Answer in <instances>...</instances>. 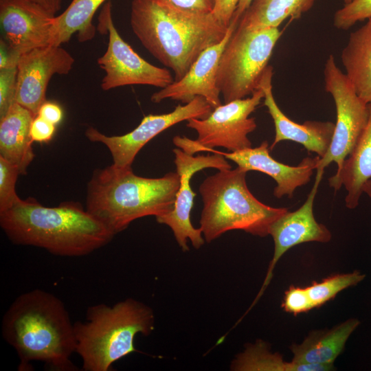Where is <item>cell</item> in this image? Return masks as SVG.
<instances>
[{
  "instance_id": "obj_22",
  "label": "cell",
  "mask_w": 371,
  "mask_h": 371,
  "mask_svg": "<svg viewBox=\"0 0 371 371\" xmlns=\"http://www.w3.org/2000/svg\"><path fill=\"white\" fill-rule=\"evenodd\" d=\"M358 30L350 33L341 52L346 76L358 96L371 102V17Z\"/></svg>"
},
{
  "instance_id": "obj_2",
  "label": "cell",
  "mask_w": 371,
  "mask_h": 371,
  "mask_svg": "<svg viewBox=\"0 0 371 371\" xmlns=\"http://www.w3.org/2000/svg\"><path fill=\"white\" fill-rule=\"evenodd\" d=\"M0 226L14 244L42 248L63 257L89 255L115 234L77 202L45 207L32 198L20 199L0 212Z\"/></svg>"
},
{
  "instance_id": "obj_7",
  "label": "cell",
  "mask_w": 371,
  "mask_h": 371,
  "mask_svg": "<svg viewBox=\"0 0 371 371\" xmlns=\"http://www.w3.org/2000/svg\"><path fill=\"white\" fill-rule=\"evenodd\" d=\"M282 34L279 27H236L221 54L216 74L224 103L245 98L258 89Z\"/></svg>"
},
{
  "instance_id": "obj_30",
  "label": "cell",
  "mask_w": 371,
  "mask_h": 371,
  "mask_svg": "<svg viewBox=\"0 0 371 371\" xmlns=\"http://www.w3.org/2000/svg\"><path fill=\"white\" fill-rule=\"evenodd\" d=\"M282 307L286 313L297 315L315 308L306 287L291 285L285 291Z\"/></svg>"
},
{
  "instance_id": "obj_33",
  "label": "cell",
  "mask_w": 371,
  "mask_h": 371,
  "mask_svg": "<svg viewBox=\"0 0 371 371\" xmlns=\"http://www.w3.org/2000/svg\"><path fill=\"white\" fill-rule=\"evenodd\" d=\"M174 5L190 11L211 13L215 0H168Z\"/></svg>"
},
{
  "instance_id": "obj_23",
  "label": "cell",
  "mask_w": 371,
  "mask_h": 371,
  "mask_svg": "<svg viewBox=\"0 0 371 371\" xmlns=\"http://www.w3.org/2000/svg\"><path fill=\"white\" fill-rule=\"evenodd\" d=\"M315 0H253L241 16L237 27H279L286 19H299L310 10Z\"/></svg>"
},
{
  "instance_id": "obj_25",
  "label": "cell",
  "mask_w": 371,
  "mask_h": 371,
  "mask_svg": "<svg viewBox=\"0 0 371 371\" xmlns=\"http://www.w3.org/2000/svg\"><path fill=\"white\" fill-rule=\"evenodd\" d=\"M234 371H330L333 367L305 365L293 361H285L279 352H272L269 344L257 340L249 344L231 364Z\"/></svg>"
},
{
  "instance_id": "obj_32",
  "label": "cell",
  "mask_w": 371,
  "mask_h": 371,
  "mask_svg": "<svg viewBox=\"0 0 371 371\" xmlns=\"http://www.w3.org/2000/svg\"><path fill=\"white\" fill-rule=\"evenodd\" d=\"M238 1L239 0H215L211 14L219 23L229 27Z\"/></svg>"
},
{
  "instance_id": "obj_31",
  "label": "cell",
  "mask_w": 371,
  "mask_h": 371,
  "mask_svg": "<svg viewBox=\"0 0 371 371\" xmlns=\"http://www.w3.org/2000/svg\"><path fill=\"white\" fill-rule=\"evenodd\" d=\"M55 130L56 125L37 115L33 119L31 124V137L33 142H48L52 139Z\"/></svg>"
},
{
  "instance_id": "obj_35",
  "label": "cell",
  "mask_w": 371,
  "mask_h": 371,
  "mask_svg": "<svg viewBox=\"0 0 371 371\" xmlns=\"http://www.w3.org/2000/svg\"><path fill=\"white\" fill-rule=\"evenodd\" d=\"M44 8L49 14L55 16L61 8L62 0H31Z\"/></svg>"
},
{
  "instance_id": "obj_21",
  "label": "cell",
  "mask_w": 371,
  "mask_h": 371,
  "mask_svg": "<svg viewBox=\"0 0 371 371\" xmlns=\"http://www.w3.org/2000/svg\"><path fill=\"white\" fill-rule=\"evenodd\" d=\"M368 120L350 154L341 168L328 179L335 191L344 186L347 191L346 206L355 209L359 205L364 184L371 179V102L368 103Z\"/></svg>"
},
{
  "instance_id": "obj_24",
  "label": "cell",
  "mask_w": 371,
  "mask_h": 371,
  "mask_svg": "<svg viewBox=\"0 0 371 371\" xmlns=\"http://www.w3.org/2000/svg\"><path fill=\"white\" fill-rule=\"evenodd\" d=\"M106 0H72L67 9L55 16L51 45L60 46L78 32V41L92 39L96 32L92 21L95 13Z\"/></svg>"
},
{
  "instance_id": "obj_13",
  "label": "cell",
  "mask_w": 371,
  "mask_h": 371,
  "mask_svg": "<svg viewBox=\"0 0 371 371\" xmlns=\"http://www.w3.org/2000/svg\"><path fill=\"white\" fill-rule=\"evenodd\" d=\"M60 46L38 47L19 56L15 101L36 116L47 101L52 77L68 74L74 64L72 56Z\"/></svg>"
},
{
  "instance_id": "obj_36",
  "label": "cell",
  "mask_w": 371,
  "mask_h": 371,
  "mask_svg": "<svg viewBox=\"0 0 371 371\" xmlns=\"http://www.w3.org/2000/svg\"><path fill=\"white\" fill-rule=\"evenodd\" d=\"M252 1L253 0H239L236 10L232 20H234L238 23L241 16L249 6Z\"/></svg>"
},
{
  "instance_id": "obj_20",
  "label": "cell",
  "mask_w": 371,
  "mask_h": 371,
  "mask_svg": "<svg viewBox=\"0 0 371 371\" xmlns=\"http://www.w3.org/2000/svg\"><path fill=\"white\" fill-rule=\"evenodd\" d=\"M35 116L15 102L0 117V157L16 165L21 175L27 173L34 157L30 128Z\"/></svg>"
},
{
  "instance_id": "obj_29",
  "label": "cell",
  "mask_w": 371,
  "mask_h": 371,
  "mask_svg": "<svg viewBox=\"0 0 371 371\" xmlns=\"http://www.w3.org/2000/svg\"><path fill=\"white\" fill-rule=\"evenodd\" d=\"M17 65L0 69V117L16 102Z\"/></svg>"
},
{
  "instance_id": "obj_18",
  "label": "cell",
  "mask_w": 371,
  "mask_h": 371,
  "mask_svg": "<svg viewBox=\"0 0 371 371\" xmlns=\"http://www.w3.org/2000/svg\"><path fill=\"white\" fill-rule=\"evenodd\" d=\"M273 67L268 65L260 79L258 88L264 92V105L275 126V137L270 150L282 141L302 144L308 152L320 158L328 152L333 136L335 124L331 122L306 121L298 124L289 119L278 106L272 92Z\"/></svg>"
},
{
  "instance_id": "obj_9",
  "label": "cell",
  "mask_w": 371,
  "mask_h": 371,
  "mask_svg": "<svg viewBox=\"0 0 371 371\" xmlns=\"http://www.w3.org/2000/svg\"><path fill=\"white\" fill-rule=\"evenodd\" d=\"M324 87L334 100L336 122L333 139L327 153L319 159L316 170H324L335 162L339 171L350 154L368 120V104L356 93L346 74L330 55L324 69Z\"/></svg>"
},
{
  "instance_id": "obj_5",
  "label": "cell",
  "mask_w": 371,
  "mask_h": 371,
  "mask_svg": "<svg viewBox=\"0 0 371 371\" xmlns=\"http://www.w3.org/2000/svg\"><path fill=\"white\" fill-rule=\"evenodd\" d=\"M85 319L74 323L83 371H109L114 363L137 352V335H149L155 326L153 309L130 297L112 306H90Z\"/></svg>"
},
{
  "instance_id": "obj_27",
  "label": "cell",
  "mask_w": 371,
  "mask_h": 371,
  "mask_svg": "<svg viewBox=\"0 0 371 371\" xmlns=\"http://www.w3.org/2000/svg\"><path fill=\"white\" fill-rule=\"evenodd\" d=\"M19 168L0 157V212L6 210L20 199L15 190Z\"/></svg>"
},
{
  "instance_id": "obj_11",
  "label": "cell",
  "mask_w": 371,
  "mask_h": 371,
  "mask_svg": "<svg viewBox=\"0 0 371 371\" xmlns=\"http://www.w3.org/2000/svg\"><path fill=\"white\" fill-rule=\"evenodd\" d=\"M212 110L204 98L197 96L188 103L178 104L170 113L144 116L135 129L125 135L107 136L90 126L85 131V135L89 141L107 147L112 156V164L118 168H131L139 151L160 133L185 120L204 119Z\"/></svg>"
},
{
  "instance_id": "obj_38",
  "label": "cell",
  "mask_w": 371,
  "mask_h": 371,
  "mask_svg": "<svg viewBox=\"0 0 371 371\" xmlns=\"http://www.w3.org/2000/svg\"><path fill=\"white\" fill-rule=\"evenodd\" d=\"M345 4L350 3L353 0H343Z\"/></svg>"
},
{
  "instance_id": "obj_15",
  "label": "cell",
  "mask_w": 371,
  "mask_h": 371,
  "mask_svg": "<svg viewBox=\"0 0 371 371\" xmlns=\"http://www.w3.org/2000/svg\"><path fill=\"white\" fill-rule=\"evenodd\" d=\"M31 0H0L3 41L16 57L51 45L54 18Z\"/></svg>"
},
{
  "instance_id": "obj_26",
  "label": "cell",
  "mask_w": 371,
  "mask_h": 371,
  "mask_svg": "<svg viewBox=\"0 0 371 371\" xmlns=\"http://www.w3.org/2000/svg\"><path fill=\"white\" fill-rule=\"evenodd\" d=\"M366 274L359 270L329 276L321 281H313L306 286L314 308H319L333 299L339 292L362 282Z\"/></svg>"
},
{
  "instance_id": "obj_10",
  "label": "cell",
  "mask_w": 371,
  "mask_h": 371,
  "mask_svg": "<svg viewBox=\"0 0 371 371\" xmlns=\"http://www.w3.org/2000/svg\"><path fill=\"white\" fill-rule=\"evenodd\" d=\"M98 27L109 34L107 49L97 60L105 72L101 82L103 90L135 85L163 89L174 82L168 69L147 62L122 38L113 21L110 2L102 8Z\"/></svg>"
},
{
  "instance_id": "obj_28",
  "label": "cell",
  "mask_w": 371,
  "mask_h": 371,
  "mask_svg": "<svg viewBox=\"0 0 371 371\" xmlns=\"http://www.w3.org/2000/svg\"><path fill=\"white\" fill-rule=\"evenodd\" d=\"M371 17V0H353L337 10L333 16V25L347 30L356 23Z\"/></svg>"
},
{
  "instance_id": "obj_37",
  "label": "cell",
  "mask_w": 371,
  "mask_h": 371,
  "mask_svg": "<svg viewBox=\"0 0 371 371\" xmlns=\"http://www.w3.org/2000/svg\"><path fill=\"white\" fill-rule=\"evenodd\" d=\"M363 192L366 193L371 200V179H370L364 184L363 187ZM370 247H371V243H370Z\"/></svg>"
},
{
  "instance_id": "obj_6",
  "label": "cell",
  "mask_w": 371,
  "mask_h": 371,
  "mask_svg": "<svg viewBox=\"0 0 371 371\" xmlns=\"http://www.w3.org/2000/svg\"><path fill=\"white\" fill-rule=\"evenodd\" d=\"M247 173L238 166L221 170L200 185L203 206L199 228L207 243L236 229L265 237L270 225L288 212L286 207H271L258 200L247 187Z\"/></svg>"
},
{
  "instance_id": "obj_8",
  "label": "cell",
  "mask_w": 371,
  "mask_h": 371,
  "mask_svg": "<svg viewBox=\"0 0 371 371\" xmlns=\"http://www.w3.org/2000/svg\"><path fill=\"white\" fill-rule=\"evenodd\" d=\"M264 99V92L258 88L250 97L235 100L213 109L204 119L192 118L187 127L196 131V140L175 136L173 143L184 152L194 155L201 148L221 147L229 152L251 147L248 135L256 126L254 117H249Z\"/></svg>"
},
{
  "instance_id": "obj_12",
  "label": "cell",
  "mask_w": 371,
  "mask_h": 371,
  "mask_svg": "<svg viewBox=\"0 0 371 371\" xmlns=\"http://www.w3.org/2000/svg\"><path fill=\"white\" fill-rule=\"evenodd\" d=\"M173 153L177 172L180 177V186L172 211L156 217V221L170 227L179 246L183 251H187L189 250L188 240L195 249L200 248L205 241L201 229L195 228L191 223V210L196 196L190 186L192 176L205 168L221 170L230 169L232 166L225 157L219 154L193 156L179 148H174Z\"/></svg>"
},
{
  "instance_id": "obj_34",
  "label": "cell",
  "mask_w": 371,
  "mask_h": 371,
  "mask_svg": "<svg viewBox=\"0 0 371 371\" xmlns=\"http://www.w3.org/2000/svg\"><path fill=\"white\" fill-rule=\"evenodd\" d=\"M37 115L50 123L57 125L63 120V112L58 104L46 101L40 107Z\"/></svg>"
},
{
  "instance_id": "obj_14",
  "label": "cell",
  "mask_w": 371,
  "mask_h": 371,
  "mask_svg": "<svg viewBox=\"0 0 371 371\" xmlns=\"http://www.w3.org/2000/svg\"><path fill=\"white\" fill-rule=\"evenodd\" d=\"M324 172L317 170L314 185L300 208L293 212H286L270 225L269 235L273 240V255L261 289L249 310L258 302L269 286L277 262L289 249L304 243H328L330 240V232L324 225L316 221L313 213L314 200Z\"/></svg>"
},
{
  "instance_id": "obj_3",
  "label": "cell",
  "mask_w": 371,
  "mask_h": 371,
  "mask_svg": "<svg viewBox=\"0 0 371 371\" xmlns=\"http://www.w3.org/2000/svg\"><path fill=\"white\" fill-rule=\"evenodd\" d=\"M131 26L143 46L182 78L199 55L221 42L228 27L211 13L179 8L168 0H133Z\"/></svg>"
},
{
  "instance_id": "obj_1",
  "label": "cell",
  "mask_w": 371,
  "mask_h": 371,
  "mask_svg": "<svg viewBox=\"0 0 371 371\" xmlns=\"http://www.w3.org/2000/svg\"><path fill=\"white\" fill-rule=\"evenodd\" d=\"M1 334L15 350L20 371L32 370V361L53 371L79 370L71 359L74 323L64 302L50 292L35 289L16 297L3 316Z\"/></svg>"
},
{
  "instance_id": "obj_16",
  "label": "cell",
  "mask_w": 371,
  "mask_h": 371,
  "mask_svg": "<svg viewBox=\"0 0 371 371\" xmlns=\"http://www.w3.org/2000/svg\"><path fill=\"white\" fill-rule=\"evenodd\" d=\"M237 25L238 23L232 20L224 38L205 49L182 78L174 80L168 86L154 93L151 95V101L159 103L165 99H171L186 104L201 96L213 109L222 104L216 85L218 67L223 49Z\"/></svg>"
},
{
  "instance_id": "obj_19",
  "label": "cell",
  "mask_w": 371,
  "mask_h": 371,
  "mask_svg": "<svg viewBox=\"0 0 371 371\" xmlns=\"http://www.w3.org/2000/svg\"><path fill=\"white\" fill-rule=\"evenodd\" d=\"M360 324L357 318H350L330 329L312 330L301 344L290 346L291 361L300 364L334 367V361Z\"/></svg>"
},
{
  "instance_id": "obj_17",
  "label": "cell",
  "mask_w": 371,
  "mask_h": 371,
  "mask_svg": "<svg viewBox=\"0 0 371 371\" xmlns=\"http://www.w3.org/2000/svg\"><path fill=\"white\" fill-rule=\"evenodd\" d=\"M269 149L267 141H264L257 147L234 152L226 153L206 148H201L199 152L219 154L247 172L256 170L265 173L273 178L277 183L273 190L274 196L280 199L287 195L291 198L297 188L310 181L320 157L318 155L315 157H306L297 166H291L273 158Z\"/></svg>"
},
{
  "instance_id": "obj_4",
  "label": "cell",
  "mask_w": 371,
  "mask_h": 371,
  "mask_svg": "<svg viewBox=\"0 0 371 371\" xmlns=\"http://www.w3.org/2000/svg\"><path fill=\"white\" fill-rule=\"evenodd\" d=\"M179 186L177 172L148 178L136 175L132 168L112 164L93 173L86 210L116 235L137 218L171 212Z\"/></svg>"
}]
</instances>
